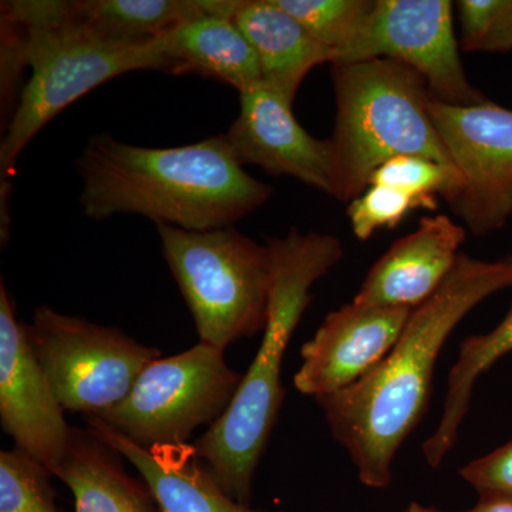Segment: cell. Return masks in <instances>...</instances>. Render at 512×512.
<instances>
[{
    "mask_svg": "<svg viewBox=\"0 0 512 512\" xmlns=\"http://www.w3.org/2000/svg\"><path fill=\"white\" fill-rule=\"evenodd\" d=\"M510 288L512 255L484 261L460 254L444 284L414 309L372 372L342 392L316 397L363 485L380 490L392 483L397 451L427 412L434 367L448 336L481 302Z\"/></svg>",
    "mask_w": 512,
    "mask_h": 512,
    "instance_id": "1",
    "label": "cell"
},
{
    "mask_svg": "<svg viewBox=\"0 0 512 512\" xmlns=\"http://www.w3.org/2000/svg\"><path fill=\"white\" fill-rule=\"evenodd\" d=\"M80 205L93 221L134 214L188 231L234 227L264 207L272 185L251 177L225 134L173 148L94 134L76 160Z\"/></svg>",
    "mask_w": 512,
    "mask_h": 512,
    "instance_id": "2",
    "label": "cell"
},
{
    "mask_svg": "<svg viewBox=\"0 0 512 512\" xmlns=\"http://www.w3.org/2000/svg\"><path fill=\"white\" fill-rule=\"evenodd\" d=\"M266 244L272 254V285L258 352L227 412L194 443L222 490L245 505H251L255 471L284 403L286 349L312 301V286L345 255L335 235L295 228L284 238H266Z\"/></svg>",
    "mask_w": 512,
    "mask_h": 512,
    "instance_id": "3",
    "label": "cell"
},
{
    "mask_svg": "<svg viewBox=\"0 0 512 512\" xmlns=\"http://www.w3.org/2000/svg\"><path fill=\"white\" fill-rule=\"evenodd\" d=\"M0 9L25 32L30 70L0 144V202H9L20 154L50 121L101 84L141 70L165 73L167 66L156 39L107 42L80 32L62 0H15Z\"/></svg>",
    "mask_w": 512,
    "mask_h": 512,
    "instance_id": "4",
    "label": "cell"
},
{
    "mask_svg": "<svg viewBox=\"0 0 512 512\" xmlns=\"http://www.w3.org/2000/svg\"><path fill=\"white\" fill-rule=\"evenodd\" d=\"M332 83L336 200H355L392 158L424 157L456 168L431 120L426 80L412 67L390 59L332 64Z\"/></svg>",
    "mask_w": 512,
    "mask_h": 512,
    "instance_id": "5",
    "label": "cell"
},
{
    "mask_svg": "<svg viewBox=\"0 0 512 512\" xmlns=\"http://www.w3.org/2000/svg\"><path fill=\"white\" fill-rule=\"evenodd\" d=\"M163 256L201 343L225 350L264 332L272 254L237 228L188 231L156 224Z\"/></svg>",
    "mask_w": 512,
    "mask_h": 512,
    "instance_id": "6",
    "label": "cell"
},
{
    "mask_svg": "<svg viewBox=\"0 0 512 512\" xmlns=\"http://www.w3.org/2000/svg\"><path fill=\"white\" fill-rule=\"evenodd\" d=\"M225 350L198 342L148 365L127 396L99 417L138 447L188 444L231 406L242 382Z\"/></svg>",
    "mask_w": 512,
    "mask_h": 512,
    "instance_id": "7",
    "label": "cell"
},
{
    "mask_svg": "<svg viewBox=\"0 0 512 512\" xmlns=\"http://www.w3.org/2000/svg\"><path fill=\"white\" fill-rule=\"evenodd\" d=\"M33 352L64 412L100 416L120 403L160 349L123 330L42 305L26 325Z\"/></svg>",
    "mask_w": 512,
    "mask_h": 512,
    "instance_id": "8",
    "label": "cell"
},
{
    "mask_svg": "<svg viewBox=\"0 0 512 512\" xmlns=\"http://www.w3.org/2000/svg\"><path fill=\"white\" fill-rule=\"evenodd\" d=\"M370 59L412 67L441 103L474 106L488 100L464 70L450 0H376L363 28L332 64Z\"/></svg>",
    "mask_w": 512,
    "mask_h": 512,
    "instance_id": "9",
    "label": "cell"
},
{
    "mask_svg": "<svg viewBox=\"0 0 512 512\" xmlns=\"http://www.w3.org/2000/svg\"><path fill=\"white\" fill-rule=\"evenodd\" d=\"M427 107L463 181L451 210L476 237L500 231L512 217V110L490 100L453 106L433 96Z\"/></svg>",
    "mask_w": 512,
    "mask_h": 512,
    "instance_id": "10",
    "label": "cell"
},
{
    "mask_svg": "<svg viewBox=\"0 0 512 512\" xmlns=\"http://www.w3.org/2000/svg\"><path fill=\"white\" fill-rule=\"evenodd\" d=\"M0 423L15 448L50 474L59 466L72 437L45 370L33 352L26 323L0 281Z\"/></svg>",
    "mask_w": 512,
    "mask_h": 512,
    "instance_id": "11",
    "label": "cell"
},
{
    "mask_svg": "<svg viewBox=\"0 0 512 512\" xmlns=\"http://www.w3.org/2000/svg\"><path fill=\"white\" fill-rule=\"evenodd\" d=\"M239 114L225 137L241 165H256L275 177H291L335 194L332 141L312 137L293 116L292 104L264 83L239 93Z\"/></svg>",
    "mask_w": 512,
    "mask_h": 512,
    "instance_id": "12",
    "label": "cell"
},
{
    "mask_svg": "<svg viewBox=\"0 0 512 512\" xmlns=\"http://www.w3.org/2000/svg\"><path fill=\"white\" fill-rule=\"evenodd\" d=\"M412 312L355 302L330 312L302 346L296 390L316 399L359 382L389 355Z\"/></svg>",
    "mask_w": 512,
    "mask_h": 512,
    "instance_id": "13",
    "label": "cell"
},
{
    "mask_svg": "<svg viewBox=\"0 0 512 512\" xmlns=\"http://www.w3.org/2000/svg\"><path fill=\"white\" fill-rule=\"evenodd\" d=\"M466 229L444 214L423 217L419 227L397 239L370 268L353 302L414 311L453 271Z\"/></svg>",
    "mask_w": 512,
    "mask_h": 512,
    "instance_id": "14",
    "label": "cell"
},
{
    "mask_svg": "<svg viewBox=\"0 0 512 512\" xmlns=\"http://www.w3.org/2000/svg\"><path fill=\"white\" fill-rule=\"evenodd\" d=\"M86 427L136 468L163 512H266L229 497L198 456L194 444L138 447L94 416L86 417Z\"/></svg>",
    "mask_w": 512,
    "mask_h": 512,
    "instance_id": "15",
    "label": "cell"
},
{
    "mask_svg": "<svg viewBox=\"0 0 512 512\" xmlns=\"http://www.w3.org/2000/svg\"><path fill=\"white\" fill-rule=\"evenodd\" d=\"M156 42L167 74H195L239 93L262 83L258 57L232 16L187 20L156 37Z\"/></svg>",
    "mask_w": 512,
    "mask_h": 512,
    "instance_id": "16",
    "label": "cell"
},
{
    "mask_svg": "<svg viewBox=\"0 0 512 512\" xmlns=\"http://www.w3.org/2000/svg\"><path fill=\"white\" fill-rule=\"evenodd\" d=\"M124 460L89 427H73L52 476L72 491L74 512H163L146 480L130 476Z\"/></svg>",
    "mask_w": 512,
    "mask_h": 512,
    "instance_id": "17",
    "label": "cell"
},
{
    "mask_svg": "<svg viewBox=\"0 0 512 512\" xmlns=\"http://www.w3.org/2000/svg\"><path fill=\"white\" fill-rule=\"evenodd\" d=\"M234 22L258 57L262 83L289 104L315 67L333 55L275 0H241Z\"/></svg>",
    "mask_w": 512,
    "mask_h": 512,
    "instance_id": "18",
    "label": "cell"
},
{
    "mask_svg": "<svg viewBox=\"0 0 512 512\" xmlns=\"http://www.w3.org/2000/svg\"><path fill=\"white\" fill-rule=\"evenodd\" d=\"M241 0H72L70 23L107 42H150L167 30L202 16H232Z\"/></svg>",
    "mask_w": 512,
    "mask_h": 512,
    "instance_id": "19",
    "label": "cell"
},
{
    "mask_svg": "<svg viewBox=\"0 0 512 512\" xmlns=\"http://www.w3.org/2000/svg\"><path fill=\"white\" fill-rule=\"evenodd\" d=\"M510 353L512 303L504 319L493 330L484 335L468 336L461 342L457 362L448 373L446 400L439 426L423 444L424 458L430 467H440L456 446L477 380Z\"/></svg>",
    "mask_w": 512,
    "mask_h": 512,
    "instance_id": "20",
    "label": "cell"
},
{
    "mask_svg": "<svg viewBox=\"0 0 512 512\" xmlns=\"http://www.w3.org/2000/svg\"><path fill=\"white\" fill-rule=\"evenodd\" d=\"M333 55V62L365 25L376 0H275ZM332 62V63H333Z\"/></svg>",
    "mask_w": 512,
    "mask_h": 512,
    "instance_id": "21",
    "label": "cell"
},
{
    "mask_svg": "<svg viewBox=\"0 0 512 512\" xmlns=\"http://www.w3.org/2000/svg\"><path fill=\"white\" fill-rule=\"evenodd\" d=\"M369 185L396 188L423 202L426 210L434 211L439 207L437 197H443L448 205L453 204L463 181L456 168L429 158L402 156L380 165Z\"/></svg>",
    "mask_w": 512,
    "mask_h": 512,
    "instance_id": "22",
    "label": "cell"
},
{
    "mask_svg": "<svg viewBox=\"0 0 512 512\" xmlns=\"http://www.w3.org/2000/svg\"><path fill=\"white\" fill-rule=\"evenodd\" d=\"M52 474L18 448L0 453V512H57Z\"/></svg>",
    "mask_w": 512,
    "mask_h": 512,
    "instance_id": "23",
    "label": "cell"
},
{
    "mask_svg": "<svg viewBox=\"0 0 512 512\" xmlns=\"http://www.w3.org/2000/svg\"><path fill=\"white\" fill-rule=\"evenodd\" d=\"M456 8L464 52H511L512 0H460Z\"/></svg>",
    "mask_w": 512,
    "mask_h": 512,
    "instance_id": "24",
    "label": "cell"
},
{
    "mask_svg": "<svg viewBox=\"0 0 512 512\" xmlns=\"http://www.w3.org/2000/svg\"><path fill=\"white\" fill-rule=\"evenodd\" d=\"M419 208H424L423 202L406 192L369 185L363 194L349 202L348 218L355 237L367 241L379 229L396 228L410 212Z\"/></svg>",
    "mask_w": 512,
    "mask_h": 512,
    "instance_id": "25",
    "label": "cell"
},
{
    "mask_svg": "<svg viewBox=\"0 0 512 512\" xmlns=\"http://www.w3.org/2000/svg\"><path fill=\"white\" fill-rule=\"evenodd\" d=\"M0 96H2V119L6 113V127L12 119L23 87L20 86L25 60V32L19 23L8 16H0Z\"/></svg>",
    "mask_w": 512,
    "mask_h": 512,
    "instance_id": "26",
    "label": "cell"
},
{
    "mask_svg": "<svg viewBox=\"0 0 512 512\" xmlns=\"http://www.w3.org/2000/svg\"><path fill=\"white\" fill-rule=\"evenodd\" d=\"M460 476L484 495L512 498V439L460 468Z\"/></svg>",
    "mask_w": 512,
    "mask_h": 512,
    "instance_id": "27",
    "label": "cell"
},
{
    "mask_svg": "<svg viewBox=\"0 0 512 512\" xmlns=\"http://www.w3.org/2000/svg\"><path fill=\"white\" fill-rule=\"evenodd\" d=\"M470 512H512V498L484 495Z\"/></svg>",
    "mask_w": 512,
    "mask_h": 512,
    "instance_id": "28",
    "label": "cell"
},
{
    "mask_svg": "<svg viewBox=\"0 0 512 512\" xmlns=\"http://www.w3.org/2000/svg\"><path fill=\"white\" fill-rule=\"evenodd\" d=\"M404 512H446V511H440V510H434V508L424 507V505H421L419 503H412L409 505V507L404 510ZM464 512H470V511H464Z\"/></svg>",
    "mask_w": 512,
    "mask_h": 512,
    "instance_id": "29",
    "label": "cell"
}]
</instances>
